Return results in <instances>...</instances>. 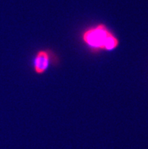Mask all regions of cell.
Instances as JSON below:
<instances>
[{"label":"cell","mask_w":148,"mask_h":149,"mask_svg":"<svg viewBox=\"0 0 148 149\" xmlns=\"http://www.w3.org/2000/svg\"><path fill=\"white\" fill-rule=\"evenodd\" d=\"M83 45L92 53L110 52L120 45V40L114 32L103 23L84 29L80 34Z\"/></svg>","instance_id":"1"},{"label":"cell","mask_w":148,"mask_h":149,"mask_svg":"<svg viewBox=\"0 0 148 149\" xmlns=\"http://www.w3.org/2000/svg\"><path fill=\"white\" fill-rule=\"evenodd\" d=\"M60 58L57 53L50 49L38 50L32 59L33 70L36 75H43L52 66H58Z\"/></svg>","instance_id":"2"}]
</instances>
